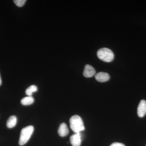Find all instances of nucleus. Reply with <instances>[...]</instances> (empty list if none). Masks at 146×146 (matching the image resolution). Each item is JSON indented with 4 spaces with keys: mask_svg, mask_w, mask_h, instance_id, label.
Masks as SVG:
<instances>
[{
    "mask_svg": "<svg viewBox=\"0 0 146 146\" xmlns=\"http://www.w3.org/2000/svg\"><path fill=\"white\" fill-rule=\"evenodd\" d=\"M2 84V80L1 78V75H0V86Z\"/></svg>",
    "mask_w": 146,
    "mask_h": 146,
    "instance_id": "14",
    "label": "nucleus"
},
{
    "mask_svg": "<svg viewBox=\"0 0 146 146\" xmlns=\"http://www.w3.org/2000/svg\"><path fill=\"white\" fill-rule=\"evenodd\" d=\"M70 141L73 146H80L82 142L81 133H75L73 134L70 137Z\"/></svg>",
    "mask_w": 146,
    "mask_h": 146,
    "instance_id": "4",
    "label": "nucleus"
},
{
    "mask_svg": "<svg viewBox=\"0 0 146 146\" xmlns=\"http://www.w3.org/2000/svg\"><path fill=\"white\" fill-rule=\"evenodd\" d=\"M17 123V118L14 115L11 116L7 122V126L9 128H12L15 127Z\"/></svg>",
    "mask_w": 146,
    "mask_h": 146,
    "instance_id": "9",
    "label": "nucleus"
},
{
    "mask_svg": "<svg viewBox=\"0 0 146 146\" xmlns=\"http://www.w3.org/2000/svg\"><path fill=\"white\" fill-rule=\"evenodd\" d=\"M110 146H125L123 144L119 143H113L110 145Z\"/></svg>",
    "mask_w": 146,
    "mask_h": 146,
    "instance_id": "13",
    "label": "nucleus"
},
{
    "mask_svg": "<svg viewBox=\"0 0 146 146\" xmlns=\"http://www.w3.org/2000/svg\"><path fill=\"white\" fill-rule=\"evenodd\" d=\"M110 76L107 73L100 72L95 75V78L97 81L101 82H106L110 79Z\"/></svg>",
    "mask_w": 146,
    "mask_h": 146,
    "instance_id": "7",
    "label": "nucleus"
},
{
    "mask_svg": "<svg viewBox=\"0 0 146 146\" xmlns=\"http://www.w3.org/2000/svg\"><path fill=\"white\" fill-rule=\"evenodd\" d=\"M33 131L34 127L33 126L29 125L23 128L21 131L19 141V145L23 146L27 143L31 137Z\"/></svg>",
    "mask_w": 146,
    "mask_h": 146,
    "instance_id": "2",
    "label": "nucleus"
},
{
    "mask_svg": "<svg viewBox=\"0 0 146 146\" xmlns=\"http://www.w3.org/2000/svg\"><path fill=\"white\" fill-rule=\"evenodd\" d=\"M71 129L75 133H79L85 129L83 121L79 116L74 115L70 120Z\"/></svg>",
    "mask_w": 146,
    "mask_h": 146,
    "instance_id": "1",
    "label": "nucleus"
},
{
    "mask_svg": "<svg viewBox=\"0 0 146 146\" xmlns=\"http://www.w3.org/2000/svg\"><path fill=\"white\" fill-rule=\"evenodd\" d=\"M69 129L67 125L65 123H62L60 125L58 129V133L61 137H65L69 133Z\"/></svg>",
    "mask_w": 146,
    "mask_h": 146,
    "instance_id": "8",
    "label": "nucleus"
},
{
    "mask_svg": "<svg viewBox=\"0 0 146 146\" xmlns=\"http://www.w3.org/2000/svg\"><path fill=\"white\" fill-rule=\"evenodd\" d=\"M37 87L35 85H31L28 87L26 90V94L28 96H32L34 92L37 91Z\"/></svg>",
    "mask_w": 146,
    "mask_h": 146,
    "instance_id": "11",
    "label": "nucleus"
},
{
    "mask_svg": "<svg viewBox=\"0 0 146 146\" xmlns=\"http://www.w3.org/2000/svg\"><path fill=\"white\" fill-rule=\"evenodd\" d=\"M97 56L100 59L106 62H110L114 58V54L111 50L106 48H102L98 50Z\"/></svg>",
    "mask_w": 146,
    "mask_h": 146,
    "instance_id": "3",
    "label": "nucleus"
},
{
    "mask_svg": "<svg viewBox=\"0 0 146 146\" xmlns=\"http://www.w3.org/2000/svg\"><path fill=\"white\" fill-rule=\"evenodd\" d=\"M137 113L140 117H143L146 114V101L143 100L140 102L138 107Z\"/></svg>",
    "mask_w": 146,
    "mask_h": 146,
    "instance_id": "5",
    "label": "nucleus"
},
{
    "mask_svg": "<svg viewBox=\"0 0 146 146\" xmlns=\"http://www.w3.org/2000/svg\"><path fill=\"white\" fill-rule=\"evenodd\" d=\"M34 99L32 96L25 97L21 100V104L24 106L30 105L34 102Z\"/></svg>",
    "mask_w": 146,
    "mask_h": 146,
    "instance_id": "10",
    "label": "nucleus"
},
{
    "mask_svg": "<svg viewBox=\"0 0 146 146\" xmlns=\"http://www.w3.org/2000/svg\"><path fill=\"white\" fill-rule=\"evenodd\" d=\"M15 4L18 7H22L26 2V0H14L13 1Z\"/></svg>",
    "mask_w": 146,
    "mask_h": 146,
    "instance_id": "12",
    "label": "nucleus"
},
{
    "mask_svg": "<svg viewBox=\"0 0 146 146\" xmlns=\"http://www.w3.org/2000/svg\"><path fill=\"white\" fill-rule=\"evenodd\" d=\"M96 72L95 69L92 66L86 65L84 70L83 75L86 78L92 77L95 75Z\"/></svg>",
    "mask_w": 146,
    "mask_h": 146,
    "instance_id": "6",
    "label": "nucleus"
}]
</instances>
